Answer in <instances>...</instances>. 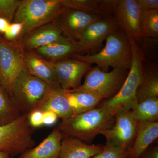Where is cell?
<instances>
[{
	"mask_svg": "<svg viewBox=\"0 0 158 158\" xmlns=\"http://www.w3.org/2000/svg\"><path fill=\"white\" fill-rule=\"evenodd\" d=\"M105 46L96 53L91 55H76L71 58L90 64H96L103 71L110 67L129 70L132 52L129 37L119 29L107 37Z\"/></svg>",
	"mask_w": 158,
	"mask_h": 158,
	"instance_id": "6da1fadb",
	"label": "cell"
},
{
	"mask_svg": "<svg viewBox=\"0 0 158 158\" xmlns=\"http://www.w3.org/2000/svg\"><path fill=\"white\" fill-rule=\"evenodd\" d=\"M129 39L132 62L127 77L118 93L102 104L104 108L114 116L121 111H130L138 104L136 93L142 77L143 63L146 61L140 44Z\"/></svg>",
	"mask_w": 158,
	"mask_h": 158,
	"instance_id": "7a4b0ae2",
	"label": "cell"
},
{
	"mask_svg": "<svg viewBox=\"0 0 158 158\" xmlns=\"http://www.w3.org/2000/svg\"><path fill=\"white\" fill-rule=\"evenodd\" d=\"M115 121L114 116L100 107L62 119L58 127L64 135L85 143L113 126Z\"/></svg>",
	"mask_w": 158,
	"mask_h": 158,
	"instance_id": "3957f363",
	"label": "cell"
},
{
	"mask_svg": "<svg viewBox=\"0 0 158 158\" xmlns=\"http://www.w3.org/2000/svg\"><path fill=\"white\" fill-rule=\"evenodd\" d=\"M63 0H23L12 23L23 27L19 37L56 20L64 8Z\"/></svg>",
	"mask_w": 158,
	"mask_h": 158,
	"instance_id": "277c9868",
	"label": "cell"
},
{
	"mask_svg": "<svg viewBox=\"0 0 158 158\" xmlns=\"http://www.w3.org/2000/svg\"><path fill=\"white\" fill-rule=\"evenodd\" d=\"M129 70L113 69L110 72L102 71L98 66L92 67L85 75L83 84L68 92L86 91L94 94L106 100L118 93L126 79Z\"/></svg>",
	"mask_w": 158,
	"mask_h": 158,
	"instance_id": "5b68a950",
	"label": "cell"
},
{
	"mask_svg": "<svg viewBox=\"0 0 158 158\" xmlns=\"http://www.w3.org/2000/svg\"><path fill=\"white\" fill-rule=\"evenodd\" d=\"M28 114L23 113L14 121L0 126V152L20 155L35 146Z\"/></svg>",
	"mask_w": 158,
	"mask_h": 158,
	"instance_id": "8992f818",
	"label": "cell"
},
{
	"mask_svg": "<svg viewBox=\"0 0 158 158\" xmlns=\"http://www.w3.org/2000/svg\"><path fill=\"white\" fill-rule=\"evenodd\" d=\"M27 69L21 44L0 36V86L10 96L15 82Z\"/></svg>",
	"mask_w": 158,
	"mask_h": 158,
	"instance_id": "52a82bcc",
	"label": "cell"
},
{
	"mask_svg": "<svg viewBox=\"0 0 158 158\" xmlns=\"http://www.w3.org/2000/svg\"><path fill=\"white\" fill-rule=\"evenodd\" d=\"M48 86L32 76L27 69L15 82L10 96L11 100L21 112L29 114L42 99Z\"/></svg>",
	"mask_w": 158,
	"mask_h": 158,
	"instance_id": "ba28073f",
	"label": "cell"
},
{
	"mask_svg": "<svg viewBox=\"0 0 158 158\" xmlns=\"http://www.w3.org/2000/svg\"><path fill=\"white\" fill-rule=\"evenodd\" d=\"M118 26L113 17H105L90 25L79 37L76 44L78 55H91L102 49L104 41Z\"/></svg>",
	"mask_w": 158,
	"mask_h": 158,
	"instance_id": "9c48e42d",
	"label": "cell"
},
{
	"mask_svg": "<svg viewBox=\"0 0 158 158\" xmlns=\"http://www.w3.org/2000/svg\"><path fill=\"white\" fill-rule=\"evenodd\" d=\"M142 14L143 11L137 0H118L113 13L118 29L139 44L142 39Z\"/></svg>",
	"mask_w": 158,
	"mask_h": 158,
	"instance_id": "30bf717a",
	"label": "cell"
},
{
	"mask_svg": "<svg viewBox=\"0 0 158 158\" xmlns=\"http://www.w3.org/2000/svg\"><path fill=\"white\" fill-rule=\"evenodd\" d=\"M113 126L102 132L106 139V145L130 151L134 143L138 129V121L131 111H121L116 114Z\"/></svg>",
	"mask_w": 158,
	"mask_h": 158,
	"instance_id": "8fae6325",
	"label": "cell"
},
{
	"mask_svg": "<svg viewBox=\"0 0 158 158\" xmlns=\"http://www.w3.org/2000/svg\"><path fill=\"white\" fill-rule=\"evenodd\" d=\"M105 17L71 8L64 7L55 23L65 37L76 42L82 33L92 23Z\"/></svg>",
	"mask_w": 158,
	"mask_h": 158,
	"instance_id": "7c38bea8",
	"label": "cell"
},
{
	"mask_svg": "<svg viewBox=\"0 0 158 158\" xmlns=\"http://www.w3.org/2000/svg\"><path fill=\"white\" fill-rule=\"evenodd\" d=\"M57 82L65 90H71L81 85L83 77L92 65L76 59H67L53 62Z\"/></svg>",
	"mask_w": 158,
	"mask_h": 158,
	"instance_id": "4fadbf2b",
	"label": "cell"
},
{
	"mask_svg": "<svg viewBox=\"0 0 158 158\" xmlns=\"http://www.w3.org/2000/svg\"><path fill=\"white\" fill-rule=\"evenodd\" d=\"M33 110L52 112L62 120L73 116L66 91L58 84L49 85L45 94Z\"/></svg>",
	"mask_w": 158,
	"mask_h": 158,
	"instance_id": "5bb4252c",
	"label": "cell"
},
{
	"mask_svg": "<svg viewBox=\"0 0 158 158\" xmlns=\"http://www.w3.org/2000/svg\"><path fill=\"white\" fill-rule=\"evenodd\" d=\"M25 36L23 41L20 44L24 50H34L65 37L55 23L40 27Z\"/></svg>",
	"mask_w": 158,
	"mask_h": 158,
	"instance_id": "9a60e30c",
	"label": "cell"
},
{
	"mask_svg": "<svg viewBox=\"0 0 158 158\" xmlns=\"http://www.w3.org/2000/svg\"><path fill=\"white\" fill-rule=\"evenodd\" d=\"M24 57L26 68L31 75L48 85L58 84L53 62L47 61L33 50H24Z\"/></svg>",
	"mask_w": 158,
	"mask_h": 158,
	"instance_id": "2e32d148",
	"label": "cell"
},
{
	"mask_svg": "<svg viewBox=\"0 0 158 158\" xmlns=\"http://www.w3.org/2000/svg\"><path fill=\"white\" fill-rule=\"evenodd\" d=\"M64 134L59 127L36 147L23 153L19 158H59Z\"/></svg>",
	"mask_w": 158,
	"mask_h": 158,
	"instance_id": "e0dca14e",
	"label": "cell"
},
{
	"mask_svg": "<svg viewBox=\"0 0 158 158\" xmlns=\"http://www.w3.org/2000/svg\"><path fill=\"white\" fill-rule=\"evenodd\" d=\"M104 147L105 145H90L64 135L59 158H91L101 152Z\"/></svg>",
	"mask_w": 158,
	"mask_h": 158,
	"instance_id": "ac0fdd59",
	"label": "cell"
},
{
	"mask_svg": "<svg viewBox=\"0 0 158 158\" xmlns=\"http://www.w3.org/2000/svg\"><path fill=\"white\" fill-rule=\"evenodd\" d=\"M158 137V122H138L135 138L128 158H139Z\"/></svg>",
	"mask_w": 158,
	"mask_h": 158,
	"instance_id": "d6986e66",
	"label": "cell"
},
{
	"mask_svg": "<svg viewBox=\"0 0 158 158\" xmlns=\"http://www.w3.org/2000/svg\"><path fill=\"white\" fill-rule=\"evenodd\" d=\"M33 51L46 60L52 62L71 58L79 54L76 43L65 37L61 40Z\"/></svg>",
	"mask_w": 158,
	"mask_h": 158,
	"instance_id": "ffe728a7",
	"label": "cell"
},
{
	"mask_svg": "<svg viewBox=\"0 0 158 158\" xmlns=\"http://www.w3.org/2000/svg\"><path fill=\"white\" fill-rule=\"evenodd\" d=\"M138 103L158 97V68L156 63L144 61L142 77L136 93Z\"/></svg>",
	"mask_w": 158,
	"mask_h": 158,
	"instance_id": "44dd1931",
	"label": "cell"
},
{
	"mask_svg": "<svg viewBox=\"0 0 158 158\" xmlns=\"http://www.w3.org/2000/svg\"><path fill=\"white\" fill-rule=\"evenodd\" d=\"M117 1L63 0L64 7L103 17H113Z\"/></svg>",
	"mask_w": 158,
	"mask_h": 158,
	"instance_id": "7402d4cb",
	"label": "cell"
},
{
	"mask_svg": "<svg viewBox=\"0 0 158 158\" xmlns=\"http://www.w3.org/2000/svg\"><path fill=\"white\" fill-rule=\"evenodd\" d=\"M73 115L94 109L103 99L94 94L86 91L68 92L65 90Z\"/></svg>",
	"mask_w": 158,
	"mask_h": 158,
	"instance_id": "603a6c76",
	"label": "cell"
},
{
	"mask_svg": "<svg viewBox=\"0 0 158 158\" xmlns=\"http://www.w3.org/2000/svg\"><path fill=\"white\" fill-rule=\"evenodd\" d=\"M130 111L138 122H158V97L147 99L138 103Z\"/></svg>",
	"mask_w": 158,
	"mask_h": 158,
	"instance_id": "cb8c5ba5",
	"label": "cell"
},
{
	"mask_svg": "<svg viewBox=\"0 0 158 158\" xmlns=\"http://www.w3.org/2000/svg\"><path fill=\"white\" fill-rule=\"evenodd\" d=\"M9 94L0 86V126L10 123L21 114Z\"/></svg>",
	"mask_w": 158,
	"mask_h": 158,
	"instance_id": "d4e9b609",
	"label": "cell"
},
{
	"mask_svg": "<svg viewBox=\"0 0 158 158\" xmlns=\"http://www.w3.org/2000/svg\"><path fill=\"white\" fill-rule=\"evenodd\" d=\"M141 31L142 38L158 39V10L143 11Z\"/></svg>",
	"mask_w": 158,
	"mask_h": 158,
	"instance_id": "484cf974",
	"label": "cell"
},
{
	"mask_svg": "<svg viewBox=\"0 0 158 158\" xmlns=\"http://www.w3.org/2000/svg\"><path fill=\"white\" fill-rule=\"evenodd\" d=\"M19 0H0V17L13 22L15 12L19 6Z\"/></svg>",
	"mask_w": 158,
	"mask_h": 158,
	"instance_id": "4316f807",
	"label": "cell"
},
{
	"mask_svg": "<svg viewBox=\"0 0 158 158\" xmlns=\"http://www.w3.org/2000/svg\"><path fill=\"white\" fill-rule=\"evenodd\" d=\"M129 152L127 150L106 144L101 152L91 158H128Z\"/></svg>",
	"mask_w": 158,
	"mask_h": 158,
	"instance_id": "83f0119b",
	"label": "cell"
},
{
	"mask_svg": "<svg viewBox=\"0 0 158 158\" xmlns=\"http://www.w3.org/2000/svg\"><path fill=\"white\" fill-rule=\"evenodd\" d=\"M23 25L21 23H11L8 30L4 34L5 39L11 42L19 37L22 31Z\"/></svg>",
	"mask_w": 158,
	"mask_h": 158,
	"instance_id": "f1b7e54d",
	"label": "cell"
},
{
	"mask_svg": "<svg viewBox=\"0 0 158 158\" xmlns=\"http://www.w3.org/2000/svg\"><path fill=\"white\" fill-rule=\"evenodd\" d=\"M28 119L31 127H38L43 125V112L33 110L28 114Z\"/></svg>",
	"mask_w": 158,
	"mask_h": 158,
	"instance_id": "f546056e",
	"label": "cell"
},
{
	"mask_svg": "<svg viewBox=\"0 0 158 158\" xmlns=\"http://www.w3.org/2000/svg\"><path fill=\"white\" fill-rule=\"evenodd\" d=\"M143 11L158 10V0H137Z\"/></svg>",
	"mask_w": 158,
	"mask_h": 158,
	"instance_id": "4dcf8cb0",
	"label": "cell"
},
{
	"mask_svg": "<svg viewBox=\"0 0 158 158\" xmlns=\"http://www.w3.org/2000/svg\"><path fill=\"white\" fill-rule=\"evenodd\" d=\"M58 118L56 115L52 112L47 111L43 113V125H53L56 122Z\"/></svg>",
	"mask_w": 158,
	"mask_h": 158,
	"instance_id": "1f68e13d",
	"label": "cell"
},
{
	"mask_svg": "<svg viewBox=\"0 0 158 158\" xmlns=\"http://www.w3.org/2000/svg\"><path fill=\"white\" fill-rule=\"evenodd\" d=\"M138 158H158V146L149 147Z\"/></svg>",
	"mask_w": 158,
	"mask_h": 158,
	"instance_id": "d6a6232c",
	"label": "cell"
},
{
	"mask_svg": "<svg viewBox=\"0 0 158 158\" xmlns=\"http://www.w3.org/2000/svg\"><path fill=\"white\" fill-rule=\"evenodd\" d=\"M11 23L3 18L0 17V33L5 34L8 30Z\"/></svg>",
	"mask_w": 158,
	"mask_h": 158,
	"instance_id": "836d02e7",
	"label": "cell"
},
{
	"mask_svg": "<svg viewBox=\"0 0 158 158\" xmlns=\"http://www.w3.org/2000/svg\"><path fill=\"white\" fill-rule=\"evenodd\" d=\"M11 156L6 152H0V158H11Z\"/></svg>",
	"mask_w": 158,
	"mask_h": 158,
	"instance_id": "e575fe53",
	"label": "cell"
}]
</instances>
